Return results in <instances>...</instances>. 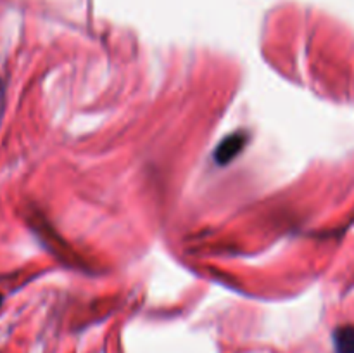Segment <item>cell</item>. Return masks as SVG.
<instances>
[{
	"label": "cell",
	"instance_id": "1",
	"mask_svg": "<svg viewBox=\"0 0 354 353\" xmlns=\"http://www.w3.org/2000/svg\"><path fill=\"white\" fill-rule=\"evenodd\" d=\"M245 144H248V134L245 132H235V134L228 135L227 138L220 142L216 152H214V159H216L218 165H228L232 159L241 154Z\"/></svg>",
	"mask_w": 354,
	"mask_h": 353
},
{
	"label": "cell",
	"instance_id": "3",
	"mask_svg": "<svg viewBox=\"0 0 354 353\" xmlns=\"http://www.w3.org/2000/svg\"><path fill=\"white\" fill-rule=\"evenodd\" d=\"M0 305H2V296H0Z\"/></svg>",
	"mask_w": 354,
	"mask_h": 353
},
{
	"label": "cell",
	"instance_id": "2",
	"mask_svg": "<svg viewBox=\"0 0 354 353\" xmlns=\"http://www.w3.org/2000/svg\"><path fill=\"white\" fill-rule=\"evenodd\" d=\"M335 353H354V325H342L334 332Z\"/></svg>",
	"mask_w": 354,
	"mask_h": 353
}]
</instances>
